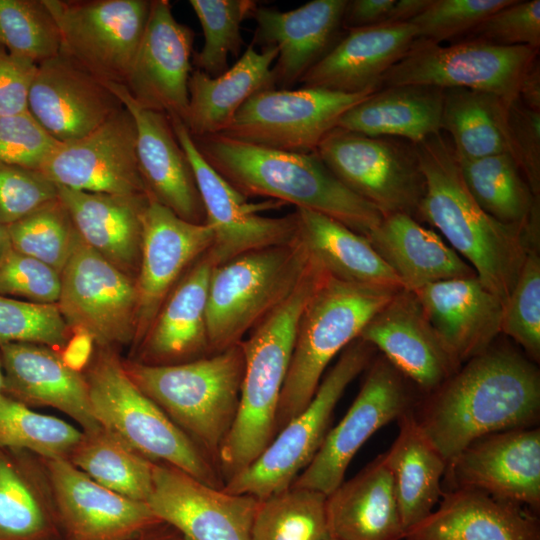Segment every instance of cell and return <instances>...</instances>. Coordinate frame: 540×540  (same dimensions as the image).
<instances>
[{
	"instance_id": "obj_1",
	"label": "cell",
	"mask_w": 540,
	"mask_h": 540,
	"mask_svg": "<svg viewBox=\"0 0 540 540\" xmlns=\"http://www.w3.org/2000/svg\"><path fill=\"white\" fill-rule=\"evenodd\" d=\"M411 415L448 462L479 438L535 427L540 418V373L517 351L491 346L463 363Z\"/></svg>"
},
{
	"instance_id": "obj_2",
	"label": "cell",
	"mask_w": 540,
	"mask_h": 540,
	"mask_svg": "<svg viewBox=\"0 0 540 540\" xmlns=\"http://www.w3.org/2000/svg\"><path fill=\"white\" fill-rule=\"evenodd\" d=\"M425 178L417 219L436 228L503 307L539 231L501 223L474 201L462 179L456 152L443 133L415 144Z\"/></svg>"
},
{
	"instance_id": "obj_3",
	"label": "cell",
	"mask_w": 540,
	"mask_h": 540,
	"mask_svg": "<svg viewBox=\"0 0 540 540\" xmlns=\"http://www.w3.org/2000/svg\"><path fill=\"white\" fill-rule=\"evenodd\" d=\"M204 160L232 187L329 216L368 237L382 213L342 184L318 154L265 148L222 134L192 137Z\"/></svg>"
},
{
	"instance_id": "obj_4",
	"label": "cell",
	"mask_w": 540,
	"mask_h": 540,
	"mask_svg": "<svg viewBox=\"0 0 540 540\" xmlns=\"http://www.w3.org/2000/svg\"><path fill=\"white\" fill-rule=\"evenodd\" d=\"M328 275L310 256L309 265L294 290L241 342L245 369L239 407L218 460L224 483L254 462L275 437L278 405L298 320Z\"/></svg>"
},
{
	"instance_id": "obj_5",
	"label": "cell",
	"mask_w": 540,
	"mask_h": 540,
	"mask_svg": "<svg viewBox=\"0 0 540 540\" xmlns=\"http://www.w3.org/2000/svg\"><path fill=\"white\" fill-rule=\"evenodd\" d=\"M123 365L135 385L218 469L239 407L245 369L241 343L180 364L153 366L130 359Z\"/></svg>"
},
{
	"instance_id": "obj_6",
	"label": "cell",
	"mask_w": 540,
	"mask_h": 540,
	"mask_svg": "<svg viewBox=\"0 0 540 540\" xmlns=\"http://www.w3.org/2000/svg\"><path fill=\"white\" fill-rule=\"evenodd\" d=\"M83 374L93 415L103 428L154 463L176 467L209 486L224 487L210 459L130 379L116 350L97 348Z\"/></svg>"
},
{
	"instance_id": "obj_7",
	"label": "cell",
	"mask_w": 540,
	"mask_h": 540,
	"mask_svg": "<svg viewBox=\"0 0 540 540\" xmlns=\"http://www.w3.org/2000/svg\"><path fill=\"white\" fill-rule=\"evenodd\" d=\"M397 291L326 277L298 320L278 405L276 434L309 404L331 360L358 339Z\"/></svg>"
},
{
	"instance_id": "obj_8",
	"label": "cell",
	"mask_w": 540,
	"mask_h": 540,
	"mask_svg": "<svg viewBox=\"0 0 540 540\" xmlns=\"http://www.w3.org/2000/svg\"><path fill=\"white\" fill-rule=\"evenodd\" d=\"M309 262V253L296 237L214 266L206 308L212 354L241 343L294 290Z\"/></svg>"
},
{
	"instance_id": "obj_9",
	"label": "cell",
	"mask_w": 540,
	"mask_h": 540,
	"mask_svg": "<svg viewBox=\"0 0 540 540\" xmlns=\"http://www.w3.org/2000/svg\"><path fill=\"white\" fill-rule=\"evenodd\" d=\"M374 353V347L359 338L351 342L321 380L309 404L275 435L254 462L229 479L222 489L262 500L291 487L322 445L341 396L367 369Z\"/></svg>"
},
{
	"instance_id": "obj_10",
	"label": "cell",
	"mask_w": 540,
	"mask_h": 540,
	"mask_svg": "<svg viewBox=\"0 0 540 540\" xmlns=\"http://www.w3.org/2000/svg\"><path fill=\"white\" fill-rule=\"evenodd\" d=\"M316 153L342 184L383 216L404 213L417 219L425 178L415 144L336 127Z\"/></svg>"
},
{
	"instance_id": "obj_11",
	"label": "cell",
	"mask_w": 540,
	"mask_h": 540,
	"mask_svg": "<svg viewBox=\"0 0 540 540\" xmlns=\"http://www.w3.org/2000/svg\"><path fill=\"white\" fill-rule=\"evenodd\" d=\"M538 54L539 49L530 46H498L477 40L442 46L416 40L410 51L384 74L381 88H464L492 93L511 103L518 98L522 78Z\"/></svg>"
},
{
	"instance_id": "obj_12",
	"label": "cell",
	"mask_w": 540,
	"mask_h": 540,
	"mask_svg": "<svg viewBox=\"0 0 540 540\" xmlns=\"http://www.w3.org/2000/svg\"><path fill=\"white\" fill-rule=\"evenodd\" d=\"M373 92L348 94L317 87L261 91L220 134L265 148L315 153L340 117Z\"/></svg>"
},
{
	"instance_id": "obj_13",
	"label": "cell",
	"mask_w": 540,
	"mask_h": 540,
	"mask_svg": "<svg viewBox=\"0 0 540 540\" xmlns=\"http://www.w3.org/2000/svg\"><path fill=\"white\" fill-rule=\"evenodd\" d=\"M57 306L69 329L88 336L98 348L116 350L134 343L136 280L81 238L61 272Z\"/></svg>"
},
{
	"instance_id": "obj_14",
	"label": "cell",
	"mask_w": 540,
	"mask_h": 540,
	"mask_svg": "<svg viewBox=\"0 0 540 540\" xmlns=\"http://www.w3.org/2000/svg\"><path fill=\"white\" fill-rule=\"evenodd\" d=\"M60 34V52L96 77L125 84L148 21V0H43Z\"/></svg>"
},
{
	"instance_id": "obj_15",
	"label": "cell",
	"mask_w": 540,
	"mask_h": 540,
	"mask_svg": "<svg viewBox=\"0 0 540 540\" xmlns=\"http://www.w3.org/2000/svg\"><path fill=\"white\" fill-rule=\"evenodd\" d=\"M364 382L340 422L291 486L329 495L344 481L363 444L381 427L410 412L416 400L408 380L382 355L373 359Z\"/></svg>"
},
{
	"instance_id": "obj_16",
	"label": "cell",
	"mask_w": 540,
	"mask_h": 540,
	"mask_svg": "<svg viewBox=\"0 0 540 540\" xmlns=\"http://www.w3.org/2000/svg\"><path fill=\"white\" fill-rule=\"evenodd\" d=\"M170 121L193 170L205 211V224L213 236L208 253L215 266L252 250L295 240L294 212L282 217L260 215V211L285 204L270 199L257 204L248 202L204 160L184 123L174 117Z\"/></svg>"
},
{
	"instance_id": "obj_17",
	"label": "cell",
	"mask_w": 540,
	"mask_h": 540,
	"mask_svg": "<svg viewBox=\"0 0 540 540\" xmlns=\"http://www.w3.org/2000/svg\"><path fill=\"white\" fill-rule=\"evenodd\" d=\"M41 171L77 191L150 194L138 166L134 119L124 106L91 133L59 143Z\"/></svg>"
},
{
	"instance_id": "obj_18",
	"label": "cell",
	"mask_w": 540,
	"mask_h": 540,
	"mask_svg": "<svg viewBox=\"0 0 540 540\" xmlns=\"http://www.w3.org/2000/svg\"><path fill=\"white\" fill-rule=\"evenodd\" d=\"M259 502L251 495L209 486L171 465L154 463L146 503L185 540H251Z\"/></svg>"
},
{
	"instance_id": "obj_19",
	"label": "cell",
	"mask_w": 540,
	"mask_h": 540,
	"mask_svg": "<svg viewBox=\"0 0 540 540\" xmlns=\"http://www.w3.org/2000/svg\"><path fill=\"white\" fill-rule=\"evenodd\" d=\"M443 487V492L475 489L539 510L540 429H510L477 439L447 462Z\"/></svg>"
},
{
	"instance_id": "obj_20",
	"label": "cell",
	"mask_w": 540,
	"mask_h": 540,
	"mask_svg": "<svg viewBox=\"0 0 540 540\" xmlns=\"http://www.w3.org/2000/svg\"><path fill=\"white\" fill-rule=\"evenodd\" d=\"M194 32L178 22L167 0L151 1L148 21L123 84L141 106L185 118Z\"/></svg>"
},
{
	"instance_id": "obj_21",
	"label": "cell",
	"mask_w": 540,
	"mask_h": 540,
	"mask_svg": "<svg viewBox=\"0 0 540 540\" xmlns=\"http://www.w3.org/2000/svg\"><path fill=\"white\" fill-rule=\"evenodd\" d=\"M63 540H130L162 523L146 502L119 495L65 458H42Z\"/></svg>"
},
{
	"instance_id": "obj_22",
	"label": "cell",
	"mask_w": 540,
	"mask_h": 540,
	"mask_svg": "<svg viewBox=\"0 0 540 540\" xmlns=\"http://www.w3.org/2000/svg\"><path fill=\"white\" fill-rule=\"evenodd\" d=\"M213 240L210 228L186 221L151 197L144 215L141 257L136 287L139 345L163 302L190 265Z\"/></svg>"
},
{
	"instance_id": "obj_23",
	"label": "cell",
	"mask_w": 540,
	"mask_h": 540,
	"mask_svg": "<svg viewBox=\"0 0 540 540\" xmlns=\"http://www.w3.org/2000/svg\"><path fill=\"white\" fill-rule=\"evenodd\" d=\"M123 107L96 77L62 52L38 64L28 110L58 142L79 139Z\"/></svg>"
},
{
	"instance_id": "obj_24",
	"label": "cell",
	"mask_w": 540,
	"mask_h": 540,
	"mask_svg": "<svg viewBox=\"0 0 540 540\" xmlns=\"http://www.w3.org/2000/svg\"><path fill=\"white\" fill-rule=\"evenodd\" d=\"M369 343L407 380L427 394L460 367L426 318L414 292L398 290L365 325Z\"/></svg>"
},
{
	"instance_id": "obj_25",
	"label": "cell",
	"mask_w": 540,
	"mask_h": 540,
	"mask_svg": "<svg viewBox=\"0 0 540 540\" xmlns=\"http://www.w3.org/2000/svg\"><path fill=\"white\" fill-rule=\"evenodd\" d=\"M106 83L134 119L138 166L150 195L180 218L204 224L193 170L170 118L138 104L123 84Z\"/></svg>"
},
{
	"instance_id": "obj_26",
	"label": "cell",
	"mask_w": 540,
	"mask_h": 540,
	"mask_svg": "<svg viewBox=\"0 0 540 540\" xmlns=\"http://www.w3.org/2000/svg\"><path fill=\"white\" fill-rule=\"evenodd\" d=\"M347 0H313L290 10L259 6L252 17V45L275 47L272 66L277 89H291L340 39Z\"/></svg>"
},
{
	"instance_id": "obj_27",
	"label": "cell",
	"mask_w": 540,
	"mask_h": 540,
	"mask_svg": "<svg viewBox=\"0 0 540 540\" xmlns=\"http://www.w3.org/2000/svg\"><path fill=\"white\" fill-rule=\"evenodd\" d=\"M413 292L459 366L485 352L501 333L503 305L477 276L438 281Z\"/></svg>"
},
{
	"instance_id": "obj_28",
	"label": "cell",
	"mask_w": 540,
	"mask_h": 540,
	"mask_svg": "<svg viewBox=\"0 0 540 540\" xmlns=\"http://www.w3.org/2000/svg\"><path fill=\"white\" fill-rule=\"evenodd\" d=\"M214 266L208 250L190 265L163 302L131 360L162 366L212 355L206 308Z\"/></svg>"
},
{
	"instance_id": "obj_29",
	"label": "cell",
	"mask_w": 540,
	"mask_h": 540,
	"mask_svg": "<svg viewBox=\"0 0 540 540\" xmlns=\"http://www.w3.org/2000/svg\"><path fill=\"white\" fill-rule=\"evenodd\" d=\"M416 40L417 30L411 22L350 29L299 83L348 94L377 91L384 74Z\"/></svg>"
},
{
	"instance_id": "obj_30",
	"label": "cell",
	"mask_w": 540,
	"mask_h": 540,
	"mask_svg": "<svg viewBox=\"0 0 540 540\" xmlns=\"http://www.w3.org/2000/svg\"><path fill=\"white\" fill-rule=\"evenodd\" d=\"M3 394L24 404L57 409L83 432L100 427L95 419L83 373L51 347L33 343L0 346Z\"/></svg>"
},
{
	"instance_id": "obj_31",
	"label": "cell",
	"mask_w": 540,
	"mask_h": 540,
	"mask_svg": "<svg viewBox=\"0 0 540 540\" xmlns=\"http://www.w3.org/2000/svg\"><path fill=\"white\" fill-rule=\"evenodd\" d=\"M441 498L404 540H540L538 518L520 504L467 488L444 491Z\"/></svg>"
},
{
	"instance_id": "obj_32",
	"label": "cell",
	"mask_w": 540,
	"mask_h": 540,
	"mask_svg": "<svg viewBox=\"0 0 540 540\" xmlns=\"http://www.w3.org/2000/svg\"><path fill=\"white\" fill-rule=\"evenodd\" d=\"M57 186L58 197L83 242L136 280L144 215L152 196L89 193Z\"/></svg>"
},
{
	"instance_id": "obj_33",
	"label": "cell",
	"mask_w": 540,
	"mask_h": 540,
	"mask_svg": "<svg viewBox=\"0 0 540 540\" xmlns=\"http://www.w3.org/2000/svg\"><path fill=\"white\" fill-rule=\"evenodd\" d=\"M277 56L275 47L257 50L250 43L235 64L217 77L192 70L188 106L182 121L191 136L222 133L249 98L275 89L272 66Z\"/></svg>"
},
{
	"instance_id": "obj_34",
	"label": "cell",
	"mask_w": 540,
	"mask_h": 540,
	"mask_svg": "<svg viewBox=\"0 0 540 540\" xmlns=\"http://www.w3.org/2000/svg\"><path fill=\"white\" fill-rule=\"evenodd\" d=\"M330 538L404 540L393 479L381 454L326 499Z\"/></svg>"
},
{
	"instance_id": "obj_35",
	"label": "cell",
	"mask_w": 540,
	"mask_h": 540,
	"mask_svg": "<svg viewBox=\"0 0 540 540\" xmlns=\"http://www.w3.org/2000/svg\"><path fill=\"white\" fill-rule=\"evenodd\" d=\"M367 238L405 290L413 292L430 283L476 276L435 231L411 215L383 216Z\"/></svg>"
},
{
	"instance_id": "obj_36",
	"label": "cell",
	"mask_w": 540,
	"mask_h": 540,
	"mask_svg": "<svg viewBox=\"0 0 540 540\" xmlns=\"http://www.w3.org/2000/svg\"><path fill=\"white\" fill-rule=\"evenodd\" d=\"M294 214L296 237L330 276L357 285L403 289L367 237L314 210L295 208Z\"/></svg>"
},
{
	"instance_id": "obj_37",
	"label": "cell",
	"mask_w": 540,
	"mask_h": 540,
	"mask_svg": "<svg viewBox=\"0 0 540 540\" xmlns=\"http://www.w3.org/2000/svg\"><path fill=\"white\" fill-rule=\"evenodd\" d=\"M443 93L441 88L425 85L384 87L346 111L337 127L417 144L441 132Z\"/></svg>"
},
{
	"instance_id": "obj_38",
	"label": "cell",
	"mask_w": 540,
	"mask_h": 540,
	"mask_svg": "<svg viewBox=\"0 0 540 540\" xmlns=\"http://www.w3.org/2000/svg\"><path fill=\"white\" fill-rule=\"evenodd\" d=\"M397 421L398 435L383 455L406 532L430 515L439 502L447 462L421 433L411 411Z\"/></svg>"
},
{
	"instance_id": "obj_39",
	"label": "cell",
	"mask_w": 540,
	"mask_h": 540,
	"mask_svg": "<svg viewBox=\"0 0 540 540\" xmlns=\"http://www.w3.org/2000/svg\"><path fill=\"white\" fill-rule=\"evenodd\" d=\"M0 540H63L43 459L27 469L0 455Z\"/></svg>"
},
{
	"instance_id": "obj_40",
	"label": "cell",
	"mask_w": 540,
	"mask_h": 540,
	"mask_svg": "<svg viewBox=\"0 0 540 540\" xmlns=\"http://www.w3.org/2000/svg\"><path fill=\"white\" fill-rule=\"evenodd\" d=\"M441 132L449 134L458 158L511 154L508 104L501 97L464 88L443 89Z\"/></svg>"
},
{
	"instance_id": "obj_41",
	"label": "cell",
	"mask_w": 540,
	"mask_h": 540,
	"mask_svg": "<svg viewBox=\"0 0 540 540\" xmlns=\"http://www.w3.org/2000/svg\"><path fill=\"white\" fill-rule=\"evenodd\" d=\"M457 159L464 184L482 210L501 223L539 231L540 198L511 154Z\"/></svg>"
},
{
	"instance_id": "obj_42",
	"label": "cell",
	"mask_w": 540,
	"mask_h": 540,
	"mask_svg": "<svg viewBox=\"0 0 540 540\" xmlns=\"http://www.w3.org/2000/svg\"><path fill=\"white\" fill-rule=\"evenodd\" d=\"M67 460L99 485L132 500L147 502L154 462L103 428L83 432Z\"/></svg>"
},
{
	"instance_id": "obj_43",
	"label": "cell",
	"mask_w": 540,
	"mask_h": 540,
	"mask_svg": "<svg viewBox=\"0 0 540 540\" xmlns=\"http://www.w3.org/2000/svg\"><path fill=\"white\" fill-rule=\"evenodd\" d=\"M327 495L291 486L260 500L251 540H328Z\"/></svg>"
},
{
	"instance_id": "obj_44",
	"label": "cell",
	"mask_w": 540,
	"mask_h": 540,
	"mask_svg": "<svg viewBox=\"0 0 540 540\" xmlns=\"http://www.w3.org/2000/svg\"><path fill=\"white\" fill-rule=\"evenodd\" d=\"M82 430L0 394V449L26 451L41 458L67 459Z\"/></svg>"
},
{
	"instance_id": "obj_45",
	"label": "cell",
	"mask_w": 540,
	"mask_h": 540,
	"mask_svg": "<svg viewBox=\"0 0 540 540\" xmlns=\"http://www.w3.org/2000/svg\"><path fill=\"white\" fill-rule=\"evenodd\" d=\"M202 27L204 43L193 57L196 69L217 77L228 67V55H239L243 46L241 24L252 17L253 0H190Z\"/></svg>"
},
{
	"instance_id": "obj_46",
	"label": "cell",
	"mask_w": 540,
	"mask_h": 540,
	"mask_svg": "<svg viewBox=\"0 0 540 540\" xmlns=\"http://www.w3.org/2000/svg\"><path fill=\"white\" fill-rule=\"evenodd\" d=\"M13 249L60 274L80 236L59 197L7 226Z\"/></svg>"
},
{
	"instance_id": "obj_47",
	"label": "cell",
	"mask_w": 540,
	"mask_h": 540,
	"mask_svg": "<svg viewBox=\"0 0 540 540\" xmlns=\"http://www.w3.org/2000/svg\"><path fill=\"white\" fill-rule=\"evenodd\" d=\"M0 46L37 64L59 54V30L43 0H0Z\"/></svg>"
},
{
	"instance_id": "obj_48",
	"label": "cell",
	"mask_w": 540,
	"mask_h": 540,
	"mask_svg": "<svg viewBox=\"0 0 540 540\" xmlns=\"http://www.w3.org/2000/svg\"><path fill=\"white\" fill-rule=\"evenodd\" d=\"M70 329L57 304H40L0 295V346L33 343L66 348Z\"/></svg>"
},
{
	"instance_id": "obj_49",
	"label": "cell",
	"mask_w": 540,
	"mask_h": 540,
	"mask_svg": "<svg viewBox=\"0 0 540 540\" xmlns=\"http://www.w3.org/2000/svg\"><path fill=\"white\" fill-rule=\"evenodd\" d=\"M501 333L520 345L534 363L540 360V256L528 253L517 282L503 307Z\"/></svg>"
},
{
	"instance_id": "obj_50",
	"label": "cell",
	"mask_w": 540,
	"mask_h": 540,
	"mask_svg": "<svg viewBox=\"0 0 540 540\" xmlns=\"http://www.w3.org/2000/svg\"><path fill=\"white\" fill-rule=\"evenodd\" d=\"M513 0H432L412 21L417 40L438 43L464 38L486 17Z\"/></svg>"
},
{
	"instance_id": "obj_51",
	"label": "cell",
	"mask_w": 540,
	"mask_h": 540,
	"mask_svg": "<svg viewBox=\"0 0 540 540\" xmlns=\"http://www.w3.org/2000/svg\"><path fill=\"white\" fill-rule=\"evenodd\" d=\"M58 198L42 171L0 163V223L8 226Z\"/></svg>"
},
{
	"instance_id": "obj_52",
	"label": "cell",
	"mask_w": 540,
	"mask_h": 540,
	"mask_svg": "<svg viewBox=\"0 0 540 540\" xmlns=\"http://www.w3.org/2000/svg\"><path fill=\"white\" fill-rule=\"evenodd\" d=\"M461 40L498 46L540 47V1L513 0L486 17Z\"/></svg>"
},
{
	"instance_id": "obj_53",
	"label": "cell",
	"mask_w": 540,
	"mask_h": 540,
	"mask_svg": "<svg viewBox=\"0 0 540 540\" xmlns=\"http://www.w3.org/2000/svg\"><path fill=\"white\" fill-rule=\"evenodd\" d=\"M59 143L29 111L0 116V163L41 171Z\"/></svg>"
},
{
	"instance_id": "obj_54",
	"label": "cell",
	"mask_w": 540,
	"mask_h": 540,
	"mask_svg": "<svg viewBox=\"0 0 540 540\" xmlns=\"http://www.w3.org/2000/svg\"><path fill=\"white\" fill-rule=\"evenodd\" d=\"M61 274L51 266L13 249L0 267V295L57 304Z\"/></svg>"
},
{
	"instance_id": "obj_55",
	"label": "cell",
	"mask_w": 540,
	"mask_h": 540,
	"mask_svg": "<svg viewBox=\"0 0 540 540\" xmlns=\"http://www.w3.org/2000/svg\"><path fill=\"white\" fill-rule=\"evenodd\" d=\"M507 116L511 155L533 194L540 198V111L516 98L508 104Z\"/></svg>"
},
{
	"instance_id": "obj_56",
	"label": "cell",
	"mask_w": 540,
	"mask_h": 540,
	"mask_svg": "<svg viewBox=\"0 0 540 540\" xmlns=\"http://www.w3.org/2000/svg\"><path fill=\"white\" fill-rule=\"evenodd\" d=\"M38 64L0 46V116L28 110V98Z\"/></svg>"
},
{
	"instance_id": "obj_57",
	"label": "cell",
	"mask_w": 540,
	"mask_h": 540,
	"mask_svg": "<svg viewBox=\"0 0 540 540\" xmlns=\"http://www.w3.org/2000/svg\"><path fill=\"white\" fill-rule=\"evenodd\" d=\"M395 0H347L342 26L350 30L386 23Z\"/></svg>"
},
{
	"instance_id": "obj_58",
	"label": "cell",
	"mask_w": 540,
	"mask_h": 540,
	"mask_svg": "<svg viewBox=\"0 0 540 540\" xmlns=\"http://www.w3.org/2000/svg\"><path fill=\"white\" fill-rule=\"evenodd\" d=\"M518 98L527 107L540 111V66L536 59L522 78Z\"/></svg>"
},
{
	"instance_id": "obj_59",
	"label": "cell",
	"mask_w": 540,
	"mask_h": 540,
	"mask_svg": "<svg viewBox=\"0 0 540 540\" xmlns=\"http://www.w3.org/2000/svg\"><path fill=\"white\" fill-rule=\"evenodd\" d=\"M432 0H395L386 23L410 22L421 14Z\"/></svg>"
},
{
	"instance_id": "obj_60",
	"label": "cell",
	"mask_w": 540,
	"mask_h": 540,
	"mask_svg": "<svg viewBox=\"0 0 540 540\" xmlns=\"http://www.w3.org/2000/svg\"><path fill=\"white\" fill-rule=\"evenodd\" d=\"M130 540H185V538L173 527L162 522L140 532Z\"/></svg>"
},
{
	"instance_id": "obj_61",
	"label": "cell",
	"mask_w": 540,
	"mask_h": 540,
	"mask_svg": "<svg viewBox=\"0 0 540 540\" xmlns=\"http://www.w3.org/2000/svg\"><path fill=\"white\" fill-rule=\"evenodd\" d=\"M13 251L11 238L6 225L0 223V267Z\"/></svg>"
},
{
	"instance_id": "obj_62",
	"label": "cell",
	"mask_w": 540,
	"mask_h": 540,
	"mask_svg": "<svg viewBox=\"0 0 540 540\" xmlns=\"http://www.w3.org/2000/svg\"><path fill=\"white\" fill-rule=\"evenodd\" d=\"M4 391V371L2 365V359L0 354V394H3Z\"/></svg>"
},
{
	"instance_id": "obj_63",
	"label": "cell",
	"mask_w": 540,
	"mask_h": 540,
	"mask_svg": "<svg viewBox=\"0 0 540 540\" xmlns=\"http://www.w3.org/2000/svg\"><path fill=\"white\" fill-rule=\"evenodd\" d=\"M328 540H337V539H334V538H329Z\"/></svg>"
}]
</instances>
